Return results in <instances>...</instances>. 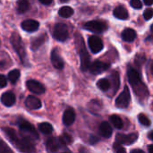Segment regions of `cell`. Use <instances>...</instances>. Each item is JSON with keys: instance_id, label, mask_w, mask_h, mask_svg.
Wrapping results in <instances>:
<instances>
[{"instance_id": "24", "label": "cell", "mask_w": 153, "mask_h": 153, "mask_svg": "<svg viewBox=\"0 0 153 153\" xmlns=\"http://www.w3.org/2000/svg\"><path fill=\"white\" fill-rule=\"evenodd\" d=\"M30 9V3L28 0H19L17 3V11L20 13H26Z\"/></svg>"}, {"instance_id": "33", "label": "cell", "mask_w": 153, "mask_h": 153, "mask_svg": "<svg viewBox=\"0 0 153 153\" xmlns=\"http://www.w3.org/2000/svg\"><path fill=\"white\" fill-rule=\"evenodd\" d=\"M113 149H114V151H115L116 152H117V153L126 152V149L122 146V144H121V143H117V142H116V143H114V145H113Z\"/></svg>"}, {"instance_id": "47", "label": "cell", "mask_w": 153, "mask_h": 153, "mask_svg": "<svg viewBox=\"0 0 153 153\" xmlns=\"http://www.w3.org/2000/svg\"><path fill=\"white\" fill-rule=\"evenodd\" d=\"M61 2H63V3H65V2H67L68 0H60Z\"/></svg>"}, {"instance_id": "23", "label": "cell", "mask_w": 153, "mask_h": 153, "mask_svg": "<svg viewBox=\"0 0 153 153\" xmlns=\"http://www.w3.org/2000/svg\"><path fill=\"white\" fill-rule=\"evenodd\" d=\"M58 14L63 18H69L74 14V9L70 6H63L59 9Z\"/></svg>"}, {"instance_id": "27", "label": "cell", "mask_w": 153, "mask_h": 153, "mask_svg": "<svg viewBox=\"0 0 153 153\" xmlns=\"http://www.w3.org/2000/svg\"><path fill=\"white\" fill-rule=\"evenodd\" d=\"M110 85H111V83L109 82V81H108V79H100V80H99L98 82H97L98 88H99L100 91H108L109 88H110Z\"/></svg>"}, {"instance_id": "25", "label": "cell", "mask_w": 153, "mask_h": 153, "mask_svg": "<svg viewBox=\"0 0 153 153\" xmlns=\"http://www.w3.org/2000/svg\"><path fill=\"white\" fill-rule=\"evenodd\" d=\"M110 123L117 128V129H122L123 128V121L120 117L117 115H112L109 117Z\"/></svg>"}, {"instance_id": "12", "label": "cell", "mask_w": 153, "mask_h": 153, "mask_svg": "<svg viewBox=\"0 0 153 153\" xmlns=\"http://www.w3.org/2000/svg\"><path fill=\"white\" fill-rule=\"evenodd\" d=\"M26 87L30 91L35 94H43L45 92V87L42 83L36 80H29L26 82Z\"/></svg>"}, {"instance_id": "8", "label": "cell", "mask_w": 153, "mask_h": 153, "mask_svg": "<svg viewBox=\"0 0 153 153\" xmlns=\"http://www.w3.org/2000/svg\"><path fill=\"white\" fill-rule=\"evenodd\" d=\"M131 100V94L128 87H125L124 91L119 94V96L116 100V106L119 108H126Z\"/></svg>"}, {"instance_id": "43", "label": "cell", "mask_w": 153, "mask_h": 153, "mask_svg": "<svg viewBox=\"0 0 153 153\" xmlns=\"http://www.w3.org/2000/svg\"><path fill=\"white\" fill-rule=\"evenodd\" d=\"M148 151H149V152L153 153V144L150 145V146L148 147Z\"/></svg>"}, {"instance_id": "39", "label": "cell", "mask_w": 153, "mask_h": 153, "mask_svg": "<svg viewBox=\"0 0 153 153\" xmlns=\"http://www.w3.org/2000/svg\"><path fill=\"white\" fill-rule=\"evenodd\" d=\"M99 141V138H97L96 136H91V139H90V143H91V144H93V143H97Z\"/></svg>"}, {"instance_id": "41", "label": "cell", "mask_w": 153, "mask_h": 153, "mask_svg": "<svg viewBox=\"0 0 153 153\" xmlns=\"http://www.w3.org/2000/svg\"><path fill=\"white\" fill-rule=\"evenodd\" d=\"M143 2L146 5H152L153 4V0H143Z\"/></svg>"}, {"instance_id": "30", "label": "cell", "mask_w": 153, "mask_h": 153, "mask_svg": "<svg viewBox=\"0 0 153 153\" xmlns=\"http://www.w3.org/2000/svg\"><path fill=\"white\" fill-rule=\"evenodd\" d=\"M59 140L61 142V143L65 146V145H68L70 144L72 142H73V138L71 137V135H69L68 134H63L60 137H59Z\"/></svg>"}, {"instance_id": "11", "label": "cell", "mask_w": 153, "mask_h": 153, "mask_svg": "<svg viewBox=\"0 0 153 153\" xmlns=\"http://www.w3.org/2000/svg\"><path fill=\"white\" fill-rule=\"evenodd\" d=\"M109 64L101 62V61H95L92 64H91L89 67V72L92 74H99L102 72H105L109 68Z\"/></svg>"}, {"instance_id": "3", "label": "cell", "mask_w": 153, "mask_h": 153, "mask_svg": "<svg viewBox=\"0 0 153 153\" xmlns=\"http://www.w3.org/2000/svg\"><path fill=\"white\" fill-rule=\"evenodd\" d=\"M10 41H11V44L13 46V48L17 53L20 60L22 61V63L24 65H28V57H27L24 43H23L22 38H21V36L17 32H13L11 35Z\"/></svg>"}, {"instance_id": "7", "label": "cell", "mask_w": 153, "mask_h": 153, "mask_svg": "<svg viewBox=\"0 0 153 153\" xmlns=\"http://www.w3.org/2000/svg\"><path fill=\"white\" fill-rule=\"evenodd\" d=\"M85 30H88L91 32L95 33H101L104 32L108 29V25L106 22L101 21H90L86 22L83 26Z\"/></svg>"}, {"instance_id": "1", "label": "cell", "mask_w": 153, "mask_h": 153, "mask_svg": "<svg viewBox=\"0 0 153 153\" xmlns=\"http://www.w3.org/2000/svg\"><path fill=\"white\" fill-rule=\"evenodd\" d=\"M2 130L4 131L5 136L11 142L12 144L15 146V148L22 152H34L36 151L33 142L22 137V135L19 136L16 132L9 127H3Z\"/></svg>"}, {"instance_id": "34", "label": "cell", "mask_w": 153, "mask_h": 153, "mask_svg": "<svg viewBox=\"0 0 153 153\" xmlns=\"http://www.w3.org/2000/svg\"><path fill=\"white\" fill-rule=\"evenodd\" d=\"M145 60H146V57H145V56L144 55H137L136 56H135V64L138 65V66H141L144 62H145Z\"/></svg>"}, {"instance_id": "29", "label": "cell", "mask_w": 153, "mask_h": 153, "mask_svg": "<svg viewBox=\"0 0 153 153\" xmlns=\"http://www.w3.org/2000/svg\"><path fill=\"white\" fill-rule=\"evenodd\" d=\"M20 75H21L20 71L17 70V69H13L11 72H9V74H8V80L12 83H15L18 81V79L20 78Z\"/></svg>"}, {"instance_id": "31", "label": "cell", "mask_w": 153, "mask_h": 153, "mask_svg": "<svg viewBox=\"0 0 153 153\" xmlns=\"http://www.w3.org/2000/svg\"><path fill=\"white\" fill-rule=\"evenodd\" d=\"M138 120H139L140 124L143 125V126H151V120L144 114H140L138 116Z\"/></svg>"}, {"instance_id": "42", "label": "cell", "mask_w": 153, "mask_h": 153, "mask_svg": "<svg viewBox=\"0 0 153 153\" xmlns=\"http://www.w3.org/2000/svg\"><path fill=\"white\" fill-rule=\"evenodd\" d=\"M131 153H144L143 152V151H142V150H133V151H131Z\"/></svg>"}, {"instance_id": "40", "label": "cell", "mask_w": 153, "mask_h": 153, "mask_svg": "<svg viewBox=\"0 0 153 153\" xmlns=\"http://www.w3.org/2000/svg\"><path fill=\"white\" fill-rule=\"evenodd\" d=\"M151 31H152V34L147 38V40H152L153 39V24L151 27Z\"/></svg>"}, {"instance_id": "45", "label": "cell", "mask_w": 153, "mask_h": 153, "mask_svg": "<svg viewBox=\"0 0 153 153\" xmlns=\"http://www.w3.org/2000/svg\"><path fill=\"white\" fill-rule=\"evenodd\" d=\"M4 67V61H0V69Z\"/></svg>"}, {"instance_id": "38", "label": "cell", "mask_w": 153, "mask_h": 153, "mask_svg": "<svg viewBox=\"0 0 153 153\" xmlns=\"http://www.w3.org/2000/svg\"><path fill=\"white\" fill-rule=\"evenodd\" d=\"M42 4H45V5H48V4H50L52 2H53V0H39Z\"/></svg>"}, {"instance_id": "36", "label": "cell", "mask_w": 153, "mask_h": 153, "mask_svg": "<svg viewBox=\"0 0 153 153\" xmlns=\"http://www.w3.org/2000/svg\"><path fill=\"white\" fill-rule=\"evenodd\" d=\"M130 4L134 9H141L143 7V4H142V2L140 0H131Z\"/></svg>"}, {"instance_id": "10", "label": "cell", "mask_w": 153, "mask_h": 153, "mask_svg": "<svg viewBox=\"0 0 153 153\" xmlns=\"http://www.w3.org/2000/svg\"><path fill=\"white\" fill-rule=\"evenodd\" d=\"M88 43H89L90 49L94 54H97V53L100 52L103 49V48H104L101 39L98 36H91L89 38Z\"/></svg>"}, {"instance_id": "15", "label": "cell", "mask_w": 153, "mask_h": 153, "mask_svg": "<svg viewBox=\"0 0 153 153\" xmlns=\"http://www.w3.org/2000/svg\"><path fill=\"white\" fill-rule=\"evenodd\" d=\"M25 106L30 109H39L42 107V103L39 99L35 96H29L25 100Z\"/></svg>"}, {"instance_id": "13", "label": "cell", "mask_w": 153, "mask_h": 153, "mask_svg": "<svg viewBox=\"0 0 153 153\" xmlns=\"http://www.w3.org/2000/svg\"><path fill=\"white\" fill-rule=\"evenodd\" d=\"M62 147H64V145L61 143L59 138L50 137L46 142V148L48 152H56Z\"/></svg>"}, {"instance_id": "21", "label": "cell", "mask_w": 153, "mask_h": 153, "mask_svg": "<svg viewBox=\"0 0 153 153\" xmlns=\"http://www.w3.org/2000/svg\"><path fill=\"white\" fill-rule=\"evenodd\" d=\"M46 35H40L39 37H36V38H33L31 39V43H30V48L35 51V50H38L45 42L46 40Z\"/></svg>"}, {"instance_id": "6", "label": "cell", "mask_w": 153, "mask_h": 153, "mask_svg": "<svg viewBox=\"0 0 153 153\" xmlns=\"http://www.w3.org/2000/svg\"><path fill=\"white\" fill-rule=\"evenodd\" d=\"M68 28L65 23L58 22L55 25L53 30V37L58 41H65L68 38Z\"/></svg>"}, {"instance_id": "22", "label": "cell", "mask_w": 153, "mask_h": 153, "mask_svg": "<svg viewBox=\"0 0 153 153\" xmlns=\"http://www.w3.org/2000/svg\"><path fill=\"white\" fill-rule=\"evenodd\" d=\"M136 38V32L134 30L127 28L122 32V39L126 42H132Z\"/></svg>"}, {"instance_id": "37", "label": "cell", "mask_w": 153, "mask_h": 153, "mask_svg": "<svg viewBox=\"0 0 153 153\" xmlns=\"http://www.w3.org/2000/svg\"><path fill=\"white\" fill-rule=\"evenodd\" d=\"M7 85V79L4 75L0 74V88H4Z\"/></svg>"}, {"instance_id": "16", "label": "cell", "mask_w": 153, "mask_h": 153, "mask_svg": "<svg viewBox=\"0 0 153 153\" xmlns=\"http://www.w3.org/2000/svg\"><path fill=\"white\" fill-rule=\"evenodd\" d=\"M51 63L54 65L55 68L56 69H63L64 67V61L62 59V57L60 56V55L58 54V50L57 49H53L51 52Z\"/></svg>"}, {"instance_id": "20", "label": "cell", "mask_w": 153, "mask_h": 153, "mask_svg": "<svg viewBox=\"0 0 153 153\" xmlns=\"http://www.w3.org/2000/svg\"><path fill=\"white\" fill-rule=\"evenodd\" d=\"M114 15L116 18L120 19V20H126V19H128V16H129L126 8L123 5H118L115 8Z\"/></svg>"}, {"instance_id": "35", "label": "cell", "mask_w": 153, "mask_h": 153, "mask_svg": "<svg viewBox=\"0 0 153 153\" xmlns=\"http://www.w3.org/2000/svg\"><path fill=\"white\" fill-rule=\"evenodd\" d=\"M143 17H144V19L147 20V21L151 20L153 17V9H152V8L146 9V10L144 11V13H143Z\"/></svg>"}, {"instance_id": "28", "label": "cell", "mask_w": 153, "mask_h": 153, "mask_svg": "<svg viewBox=\"0 0 153 153\" xmlns=\"http://www.w3.org/2000/svg\"><path fill=\"white\" fill-rule=\"evenodd\" d=\"M111 82L110 83H112L113 85V90H114V92H116L118 88H119V85H120V82H119V74L117 73V72H114L111 75Z\"/></svg>"}, {"instance_id": "44", "label": "cell", "mask_w": 153, "mask_h": 153, "mask_svg": "<svg viewBox=\"0 0 153 153\" xmlns=\"http://www.w3.org/2000/svg\"><path fill=\"white\" fill-rule=\"evenodd\" d=\"M148 137L152 140V141H153V130L152 131V132H150V134H149V135H148Z\"/></svg>"}, {"instance_id": "18", "label": "cell", "mask_w": 153, "mask_h": 153, "mask_svg": "<svg viewBox=\"0 0 153 153\" xmlns=\"http://www.w3.org/2000/svg\"><path fill=\"white\" fill-rule=\"evenodd\" d=\"M74 121H75V113H74V109L67 108L63 115L64 125H65L66 126H70L74 123Z\"/></svg>"}, {"instance_id": "5", "label": "cell", "mask_w": 153, "mask_h": 153, "mask_svg": "<svg viewBox=\"0 0 153 153\" xmlns=\"http://www.w3.org/2000/svg\"><path fill=\"white\" fill-rule=\"evenodd\" d=\"M17 126L20 129V134L22 137L29 139L30 141H37L39 139V134L36 131L35 127L28 121L20 118L17 121Z\"/></svg>"}, {"instance_id": "46", "label": "cell", "mask_w": 153, "mask_h": 153, "mask_svg": "<svg viewBox=\"0 0 153 153\" xmlns=\"http://www.w3.org/2000/svg\"><path fill=\"white\" fill-rule=\"evenodd\" d=\"M150 70H151V73L153 74V61L151 63V65H150Z\"/></svg>"}, {"instance_id": "14", "label": "cell", "mask_w": 153, "mask_h": 153, "mask_svg": "<svg viewBox=\"0 0 153 153\" xmlns=\"http://www.w3.org/2000/svg\"><path fill=\"white\" fill-rule=\"evenodd\" d=\"M21 25H22V29L27 32H34L39 27V22L35 20H25L22 22Z\"/></svg>"}, {"instance_id": "9", "label": "cell", "mask_w": 153, "mask_h": 153, "mask_svg": "<svg viewBox=\"0 0 153 153\" xmlns=\"http://www.w3.org/2000/svg\"><path fill=\"white\" fill-rule=\"evenodd\" d=\"M138 139L137 134H117L116 136V141L121 144L130 145L134 143Z\"/></svg>"}, {"instance_id": "4", "label": "cell", "mask_w": 153, "mask_h": 153, "mask_svg": "<svg viewBox=\"0 0 153 153\" xmlns=\"http://www.w3.org/2000/svg\"><path fill=\"white\" fill-rule=\"evenodd\" d=\"M75 40H76V46H77V49H78L80 59H81V69L83 72L89 71V67L91 65V60H90L89 53L85 48L82 37L80 36L79 34H76Z\"/></svg>"}, {"instance_id": "26", "label": "cell", "mask_w": 153, "mask_h": 153, "mask_svg": "<svg viewBox=\"0 0 153 153\" xmlns=\"http://www.w3.org/2000/svg\"><path fill=\"white\" fill-rule=\"evenodd\" d=\"M39 130L44 134H50L53 132V126H51V124L44 122L39 125Z\"/></svg>"}, {"instance_id": "17", "label": "cell", "mask_w": 153, "mask_h": 153, "mask_svg": "<svg viewBox=\"0 0 153 153\" xmlns=\"http://www.w3.org/2000/svg\"><path fill=\"white\" fill-rule=\"evenodd\" d=\"M15 101H16L15 95L12 91H6L3 93L1 96V102L5 107H12L13 105H14Z\"/></svg>"}, {"instance_id": "32", "label": "cell", "mask_w": 153, "mask_h": 153, "mask_svg": "<svg viewBox=\"0 0 153 153\" xmlns=\"http://www.w3.org/2000/svg\"><path fill=\"white\" fill-rule=\"evenodd\" d=\"M12 152V150L9 148V146L0 138V153Z\"/></svg>"}, {"instance_id": "2", "label": "cell", "mask_w": 153, "mask_h": 153, "mask_svg": "<svg viewBox=\"0 0 153 153\" xmlns=\"http://www.w3.org/2000/svg\"><path fill=\"white\" fill-rule=\"evenodd\" d=\"M127 76H128V81L130 84L134 87L136 95L138 97H143V98L147 97L148 95L147 87L143 84L140 73L134 67L129 66L127 70Z\"/></svg>"}, {"instance_id": "19", "label": "cell", "mask_w": 153, "mask_h": 153, "mask_svg": "<svg viewBox=\"0 0 153 153\" xmlns=\"http://www.w3.org/2000/svg\"><path fill=\"white\" fill-rule=\"evenodd\" d=\"M112 127L108 122H102L100 126V134L105 137L109 138L112 135Z\"/></svg>"}]
</instances>
